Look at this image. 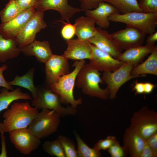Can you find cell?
Instances as JSON below:
<instances>
[{"label": "cell", "mask_w": 157, "mask_h": 157, "mask_svg": "<svg viewBox=\"0 0 157 157\" xmlns=\"http://www.w3.org/2000/svg\"><path fill=\"white\" fill-rule=\"evenodd\" d=\"M38 112L27 101L14 102L3 114L4 119L0 122V131L9 133L27 128Z\"/></svg>", "instance_id": "1"}, {"label": "cell", "mask_w": 157, "mask_h": 157, "mask_svg": "<svg viewBox=\"0 0 157 157\" xmlns=\"http://www.w3.org/2000/svg\"><path fill=\"white\" fill-rule=\"evenodd\" d=\"M101 74L89 64H85L79 71L75 83L83 92L92 97L107 100L109 97V91L106 87L102 89L100 84L104 83L101 77Z\"/></svg>", "instance_id": "2"}, {"label": "cell", "mask_w": 157, "mask_h": 157, "mask_svg": "<svg viewBox=\"0 0 157 157\" xmlns=\"http://www.w3.org/2000/svg\"><path fill=\"white\" fill-rule=\"evenodd\" d=\"M85 64L84 60L76 61L73 65L75 68L72 72L59 78L55 83L49 85L53 92L60 96L62 104L65 105L69 104L75 108L82 104L81 97L78 99L74 98L73 90L77 75Z\"/></svg>", "instance_id": "3"}, {"label": "cell", "mask_w": 157, "mask_h": 157, "mask_svg": "<svg viewBox=\"0 0 157 157\" xmlns=\"http://www.w3.org/2000/svg\"><path fill=\"white\" fill-rule=\"evenodd\" d=\"M60 117L55 110L43 108L38 112L28 128L40 139L44 138L57 131Z\"/></svg>", "instance_id": "4"}, {"label": "cell", "mask_w": 157, "mask_h": 157, "mask_svg": "<svg viewBox=\"0 0 157 157\" xmlns=\"http://www.w3.org/2000/svg\"><path fill=\"white\" fill-rule=\"evenodd\" d=\"M110 21L125 23L137 28L147 34L156 31L157 13L132 12L124 14L115 13L108 17Z\"/></svg>", "instance_id": "5"}, {"label": "cell", "mask_w": 157, "mask_h": 157, "mask_svg": "<svg viewBox=\"0 0 157 157\" xmlns=\"http://www.w3.org/2000/svg\"><path fill=\"white\" fill-rule=\"evenodd\" d=\"M62 104L60 96L53 92L47 85L38 88V97L31 102L32 106L38 110L43 108L53 110L61 117L76 114V108L71 105L65 107L62 106Z\"/></svg>", "instance_id": "6"}, {"label": "cell", "mask_w": 157, "mask_h": 157, "mask_svg": "<svg viewBox=\"0 0 157 157\" xmlns=\"http://www.w3.org/2000/svg\"><path fill=\"white\" fill-rule=\"evenodd\" d=\"M130 120L129 127L145 140L157 131V113L149 110L146 106L135 112Z\"/></svg>", "instance_id": "7"}, {"label": "cell", "mask_w": 157, "mask_h": 157, "mask_svg": "<svg viewBox=\"0 0 157 157\" xmlns=\"http://www.w3.org/2000/svg\"><path fill=\"white\" fill-rule=\"evenodd\" d=\"M133 67L131 64L124 62L119 68L114 71L104 72L101 78L104 83L107 84L109 93V98L110 99H113L116 97L119 90L123 84L136 77L131 75Z\"/></svg>", "instance_id": "8"}, {"label": "cell", "mask_w": 157, "mask_h": 157, "mask_svg": "<svg viewBox=\"0 0 157 157\" xmlns=\"http://www.w3.org/2000/svg\"><path fill=\"white\" fill-rule=\"evenodd\" d=\"M44 12L36 10L32 17L17 36L16 40L19 47H24L35 41L37 33L47 27L44 19Z\"/></svg>", "instance_id": "9"}, {"label": "cell", "mask_w": 157, "mask_h": 157, "mask_svg": "<svg viewBox=\"0 0 157 157\" xmlns=\"http://www.w3.org/2000/svg\"><path fill=\"white\" fill-rule=\"evenodd\" d=\"M9 133V138L15 148L21 154L28 155L39 147L40 139L26 128L13 131Z\"/></svg>", "instance_id": "10"}, {"label": "cell", "mask_w": 157, "mask_h": 157, "mask_svg": "<svg viewBox=\"0 0 157 157\" xmlns=\"http://www.w3.org/2000/svg\"><path fill=\"white\" fill-rule=\"evenodd\" d=\"M122 50L142 45L147 34L141 30L126 25L123 29L109 34Z\"/></svg>", "instance_id": "11"}, {"label": "cell", "mask_w": 157, "mask_h": 157, "mask_svg": "<svg viewBox=\"0 0 157 157\" xmlns=\"http://www.w3.org/2000/svg\"><path fill=\"white\" fill-rule=\"evenodd\" d=\"M45 64L47 85L49 86L55 83L59 78L70 72L68 60L63 55L53 54Z\"/></svg>", "instance_id": "12"}, {"label": "cell", "mask_w": 157, "mask_h": 157, "mask_svg": "<svg viewBox=\"0 0 157 157\" xmlns=\"http://www.w3.org/2000/svg\"><path fill=\"white\" fill-rule=\"evenodd\" d=\"M36 11L35 8H30L23 10L12 20L1 22L0 33L6 38H16Z\"/></svg>", "instance_id": "13"}, {"label": "cell", "mask_w": 157, "mask_h": 157, "mask_svg": "<svg viewBox=\"0 0 157 157\" xmlns=\"http://www.w3.org/2000/svg\"><path fill=\"white\" fill-rule=\"evenodd\" d=\"M91 47L92 56L89 64L99 71H114L124 62L114 58L109 53L93 44H91Z\"/></svg>", "instance_id": "14"}, {"label": "cell", "mask_w": 157, "mask_h": 157, "mask_svg": "<svg viewBox=\"0 0 157 157\" xmlns=\"http://www.w3.org/2000/svg\"><path fill=\"white\" fill-rule=\"evenodd\" d=\"M35 9L44 12L53 10L58 12L60 14L62 20L69 19L76 13L84 10L72 6L68 3V0H38Z\"/></svg>", "instance_id": "15"}, {"label": "cell", "mask_w": 157, "mask_h": 157, "mask_svg": "<svg viewBox=\"0 0 157 157\" xmlns=\"http://www.w3.org/2000/svg\"><path fill=\"white\" fill-rule=\"evenodd\" d=\"M97 29L96 33L88 40V42L117 59L122 53V49L107 31L99 27Z\"/></svg>", "instance_id": "16"}, {"label": "cell", "mask_w": 157, "mask_h": 157, "mask_svg": "<svg viewBox=\"0 0 157 157\" xmlns=\"http://www.w3.org/2000/svg\"><path fill=\"white\" fill-rule=\"evenodd\" d=\"M67 46L63 56L68 60L79 61L91 58V44L78 38L66 40Z\"/></svg>", "instance_id": "17"}, {"label": "cell", "mask_w": 157, "mask_h": 157, "mask_svg": "<svg viewBox=\"0 0 157 157\" xmlns=\"http://www.w3.org/2000/svg\"><path fill=\"white\" fill-rule=\"evenodd\" d=\"M146 140L135 130L129 127L123 136V147L131 157H140Z\"/></svg>", "instance_id": "18"}, {"label": "cell", "mask_w": 157, "mask_h": 157, "mask_svg": "<svg viewBox=\"0 0 157 157\" xmlns=\"http://www.w3.org/2000/svg\"><path fill=\"white\" fill-rule=\"evenodd\" d=\"M157 46L148 44L134 47L122 53L117 59L129 63L135 67L142 62L145 57L151 53Z\"/></svg>", "instance_id": "19"}, {"label": "cell", "mask_w": 157, "mask_h": 157, "mask_svg": "<svg viewBox=\"0 0 157 157\" xmlns=\"http://www.w3.org/2000/svg\"><path fill=\"white\" fill-rule=\"evenodd\" d=\"M24 55L34 56L39 62L45 63L53 54L47 41H40L35 40L30 44L20 48Z\"/></svg>", "instance_id": "20"}, {"label": "cell", "mask_w": 157, "mask_h": 157, "mask_svg": "<svg viewBox=\"0 0 157 157\" xmlns=\"http://www.w3.org/2000/svg\"><path fill=\"white\" fill-rule=\"evenodd\" d=\"M95 24L94 21L88 16H82L78 18L74 24L75 29V34L78 38L88 40L97 32Z\"/></svg>", "instance_id": "21"}, {"label": "cell", "mask_w": 157, "mask_h": 157, "mask_svg": "<svg viewBox=\"0 0 157 157\" xmlns=\"http://www.w3.org/2000/svg\"><path fill=\"white\" fill-rule=\"evenodd\" d=\"M157 75V47L143 63L139 64L132 69L131 75L136 77L144 76L145 74Z\"/></svg>", "instance_id": "22"}, {"label": "cell", "mask_w": 157, "mask_h": 157, "mask_svg": "<svg viewBox=\"0 0 157 157\" xmlns=\"http://www.w3.org/2000/svg\"><path fill=\"white\" fill-rule=\"evenodd\" d=\"M21 52L17 44L16 38H6L0 33V62L18 57Z\"/></svg>", "instance_id": "23"}, {"label": "cell", "mask_w": 157, "mask_h": 157, "mask_svg": "<svg viewBox=\"0 0 157 157\" xmlns=\"http://www.w3.org/2000/svg\"><path fill=\"white\" fill-rule=\"evenodd\" d=\"M19 99L32 100V98L29 94L22 92L20 88L11 91L5 88L1 89L0 90V113L7 108L12 103Z\"/></svg>", "instance_id": "24"}, {"label": "cell", "mask_w": 157, "mask_h": 157, "mask_svg": "<svg viewBox=\"0 0 157 157\" xmlns=\"http://www.w3.org/2000/svg\"><path fill=\"white\" fill-rule=\"evenodd\" d=\"M35 70L34 67L31 68L25 74L21 76L17 75L13 80L8 83L11 86H18L28 89L31 92L33 99H35L38 95V88L35 86L33 81Z\"/></svg>", "instance_id": "25"}, {"label": "cell", "mask_w": 157, "mask_h": 157, "mask_svg": "<svg viewBox=\"0 0 157 157\" xmlns=\"http://www.w3.org/2000/svg\"><path fill=\"white\" fill-rule=\"evenodd\" d=\"M85 11L87 16L91 18L99 27L105 29L109 27L110 21L104 12L101 2L94 9Z\"/></svg>", "instance_id": "26"}, {"label": "cell", "mask_w": 157, "mask_h": 157, "mask_svg": "<svg viewBox=\"0 0 157 157\" xmlns=\"http://www.w3.org/2000/svg\"><path fill=\"white\" fill-rule=\"evenodd\" d=\"M106 2L115 6L122 14L132 12H142L137 0H106Z\"/></svg>", "instance_id": "27"}, {"label": "cell", "mask_w": 157, "mask_h": 157, "mask_svg": "<svg viewBox=\"0 0 157 157\" xmlns=\"http://www.w3.org/2000/svg\"><path fill=\"white\" fill-rule=\"evenodd\" d=\"M22 11L15 0H10L5 7L0 11L1 22L12 20Z\"/></svg>", "instance_id": "28"}, {"label": "cell", "mask_w": 157, "mask_h": 157, "mask_svg": "<svg viewBox=\"0 0 157 157\" xmlns=\"http://www.w3.org/2000/svg\"><path fill=\"white\" fill-rule=\"evenodd\" d=\"M77 142L78 157H100L101 154L100 151L88 146L82 139L79 135L75 132Z\"/></svg>", "instance_id": "29"}, {"label": "cell", "mask_w": 157, "mask_h": 157, "mask_svg": "<svg viewBox=\"0 0 157 157\" xmlns=\"http://www.w3.org/2000/svg\"><path fill=\"white\" fill-rule=\"evenodd\" d=\"M42 146L44 151L51 156L66 157L63 147L58 139L52 141H46Z\"/></svg>", "instance_id": "30"}, {"label": "cell", "mask_w": 157, "mask_h": 157, "mask_svg": "<svg viewBox=\"0 0 157 157\" xmlns=\"http://www.w3.org/2000/svg\"><path fill=\"white\" fill-rule=\"evenodd\" d=\"M57 139L63 147L66 157H78L75 144L73 140L63 135H59Z\"/></svg>", "instance_id": "31"}, {"label": "cell", "mask_w": 157, "mask_h": 157, "mask_svg": "<svg viewBox=\"0 0 157 157\" xmlns=\"http://www.w3.org/2000/svg\"><path fill=\"white\" fill-rule=\"evenodd\" d=\"M138 5L142 12L157 13V0H139Z\"/></svg>", "instance_id": "32"}, {"label": "cell", "mask_w": 157, "mask_h": 157, "mask_svg": "<svg viewBox=\"0 0 157 157\" xmlns=\"http://www.w3.org/2000/svg\"><path fill=\"white\" fill-rule=\"evenodd\" d=\"M117 141L115 136L108 135L106 138L98 141L95 144L93 147L100 151L101 150H106Z\"/></svg>", "instance_id": "33"}, {"label": "cell", "mask_w": 157, "mask_h": 157, "mask_svg": "<svg viewBox=\"0 0 157 157\" xmlns=\"http://www.w3.org/2000/svg\"><path fill=\"white\" fill-rule=\"evenodd\" d=\"M108 149L111 157H124L126 156L128 153L123 147L120 145L118 141L112 144Z\"/></svg>", "instance_id": "34"}, {"label": "cell", "mask_w": 157, "mask_h": 157, "mask_svg": "<svg viewBox=\"0 0 157 157\" xmlns=\"http://www.w3.org/2000/svg\"><path fill=\"white\" fill-rule=\"evenodd\" d=\"M61 31V34L62 38L66 40L72 39L75 34V29L74 24L64 23Z\"/></svg>", "instance_id": "35"}, {"label": "cell", "mask_w": 157, "mask_h": 157, "mask_svg": "<svg viewBox=\"0 0 157 157\" xmlns=\"http://www.w3.org/2000/svg\"><path fill=\"white\" fill-rule=\"evenodd\" d=\"M80 2L81 8L84 11L92 9H95L102 2H106V0H79Z\"/></svg>", "instance_id": "36"}, {"label": "cell", "mask_w": 157, "mask_h": 157, "mask_svg": "<svg viewBox=\"0 0 157 157\" xmlns=\"http://www.w3.org/2000/svg\"><path fill=\"white\" fill-rule=\"evenodd\" d=\"M22 11L27 9L35 7L38 0H14Z\"/></svg>", "instance_id": "37"}, {"label": "cell", "mask_w": 157, "mask_h": 157, "mask_svg": "<svg viewBox=\"0 0 157 157\" xmlns=\"http://www.w3.org/2000/svg\"><path fill=\"white\" fill-rule=\"evenodd\" d=\"M101 4L105 13L108 17L111 15L120 13L116 7L109 3L102 2Z\"/></svg>", "instance_id": "38"}, {"label": "cell", "mask_w": 157, "mask_h": 157, "mask_svg": "<svg viewBox=\"0 0 157 157\" xmlns=\"http://www.w3.org/2000/svg\"><path fill=\"white\" fill-rule=\"evenodd\" d=\"M8 67L6 65L4 64L1 67H0V87L5 88L8 90H12L13 87L9 85L8 81L5 79L4 77L3 73L6 70Z\"/></svg>", "instance_id": "39"}, {"label": "cell", "mask_w": 157, "mask_h": 157, "mask_svg": "<svg viewBox=\"0 0 157 157\" xmlns=\"http://www.w3.org/2000/svg\"><path fill=\"white\" fill-rule=\"evenodd\" d=\"M147 143L151 148L157 153V131L151 135L146 140Z\"/></svg>", "instance_id": "40"}, {"label": "cell", "mask_w": 157, "mask_h": 157, "mask_svg": "<svg viewBox=\"0 0 157 157\" xmlns=\"http://www.w3.org/2000/svg\"><path fill=\"white\" fill-rule=\"evenodd\" d=\"M157 153L154 152L149 147L146 141L144 147L140 157H156Z\"/></svg>", "instance_id": "41"}, {"label": "cell", "mask_w": 157, "mask_h": 157, "mask_svg": "<svg viewBox=\"0 0 157 157\" xmlns=\"http://www.w3.org/2000/svg\"><path fill=\"white\" fill-rule=\"evenodd\" d=\"M1 133V152L0 154V157H7V152L6 149V137L4 135V133L0 131Z\"/></svg>", "instance_id": "42"}, {"label": "cell", "mask_w": 157, "mask_h": 157, "mask_svg": "<svg viewBox=\"0 0 157 157\" xmlns=\"http://www.w3.org/2000/svg\"><path fill=\"white\" fill-rule=\"evenodd\" d=\"M157 40V32L156 31L149 34L147 37L146 42L147 44H154Z\"/></svg>", "instance_id": "43"}, {"label": "cell", "mask_w": 157, "mask_h": 157, "mask_svg": "<svg viewBox=\"0 0 157 157\" xmlns=\"http://www.w3.org/2000/svg\"><path fill=\"white\" fill-rule=\"evenodd\" d=\"M133 88L137 94H142L144 93V83L136 82Z\"/></svg>", "instance_id": "44"}, {"label": "cell", "mask_w": 157, "mask_h": 157, "mask_svg": "<svg viewBox=\"0 0 157 157\" xmlns=\"http://www.w3.org/2000/svg\"><path fill=\"white\" fill-rule=\"evenodd\" d=\"M144 93L149 94L151 93L153 91L154 85L150 83L146 82L144 83Z\"/></svg>", "instance_id": "45"}]
</instances>
